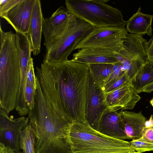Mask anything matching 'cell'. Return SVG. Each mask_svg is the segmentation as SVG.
Here are the masks:
<instances>
[{"label":"cell","instance_id":"obj_1","mask_svg":"<svg viewBox=\"0 0 153 153\" xmlns=\"http://www.w3.org/2000/svg\"><path fill=\"white\" fill-rule=\"evenodd\" d=\"M89 68L71 60L59 62L43 61L36 76L45 97L57 112L71 123L86 122Z\"/></svg>","mask_w":153,"mask_h":153},{"label":"cell","instance_id":"obj_2","mask_svg":"<svg viewBox=\"0 0 153 153\" xmlns=\"http://www.w3.org/2000/svg\"><path fill=\"white\" fill-rule=\"evenodd\" d=\"M28 116L35 137L36 153H72L71 124L57 112L45 96L35 99Z\"/></svg>","mask_w":153,"mask_h":153},{"label":"cell","instance_id":"obj_3","mask_svg":"<svg viewBox=\"0 0 153 153\" xmlns=\"http://www.w3.org/2000/svg\"><path fill=\"white\" fill-rule=\"evenodd\" d=\"M70 136L72 153H128L134 151L131 148L129 142L105 135L92 128L87 122L72 123Z\"/></svg>","mask_w":153,"mask_h":153},{"label":"cell","instance_id":"obj_4","mask_svg":"<svg viewBox=\"0 0 153 153\" xmlns=\"http://www.w3.org/2000/svg\"><path fill=\"white\" fill-rule=\"evenodd\" d=\"M108 0H66L68 12L83 20L94 28L125 27L127 21L122 12L108 4Z\"/></svg>","mask_w":153,"mask_h":153},{"label":"cell","instance_id":"obj_5","mask_svg":"<svg viewBox=\"0 0 153 153\" xmlns=\"http://www.w3.org/2000/svg\"><path fill=\"white\" fill-rule=\"evenodd\" d=\"M93 28L87 22L73 15L66 29L52 42L43 61L59 62L68 60V57L76 46Z\"/></svg>","mask_w":153,"mask_h":153},{"label":"cell","instance_id":"obj_6","mask_svg":"<svg viewBox=\"0 0 153 153\" xmlns=\"http://www.w3.org/2000/svg\"><path fill=\"white\" fill-rule=\"evenodd\" d=\"M124 48L117 58L131 79L148 61L147 50L149 42L143 35L128 33L124 40Z\"/></svg>","mask_w":153,"mask_h":153},{"label":"cell","instance_id":"obj_7","mask_svg":"<svg viewBox=\"0 0 153 153\" xmlns=\"http://www.w3.org/2000/svg\"><path fill=\"white\" fill-rule=\"evenodd\" d=\"M128 33L125 27L94 28L77 44L74 50L84 48H98L119 52L124 48V40Z\"/></svg>","mask_w":153,"mask_h":153},{"label":"cell","instance_id":"obj_8","mask_svg":"<svg viewBox=\"0 0 153 153\" xmlns=\"http://www.w3.org/2000/svg\"><path fill=\"white\" fill-rule=\"evenodd\" d=\"M108 109L104 91L94 81L89 71L85 113L86 122L92 128L98 131L101 118Z\"/></svg>","mask_w":153,"mask_h":153},{"label":"cell","instance_id":"obj_9","mask_svg":"<svg viewBox=\"0 0 153 153\" xmlns=\"http://www.w3.org/2000/svg\"><path fill=\"white\" fill-rule=\"evenodd\" d=\"M28 117L21 116L13 119L0 107V143L15 152L19 151L20 132L28 124Z\"/></svg>","mask_w":153,"mask_h":153},{"label":"cell","instance_id":"obj_10","mask_svg":"<svg viewBox=\"0 0 153 153\" xmlns=\"http://www.w3.org/2000/svg\"><path fill=\"white\" fill-rule=\"evenodd\" d=\"M73 15L69 14L64 6H61L51 16L43 19L42 33L46 52L49 50L53 41L60 35L68 25Z\"/></svg>","mask_w":153,"mask_h":153},{"label":"cell","instance_id":"obj_11","mask_svg":"<svg viewBox=\"0 0 153 153\" xmlns=\"http://www.w3.org/2000/svg\"><path fill=\"white\" fill-rule=\"evenodd\" d=\"M35 0H20L5 13L0 15L16 32L28 34Z\"/></svg>","mask_w":153,"mask_h":153},{"label":"cell","instance_id":"obj_12","mask_svg":"<svg viewBox=\"0 0 153 153\" xmlns=\"http://www.w3.org/2000/svg\"><path fill=\"white\" fill-rule=\"evenodd\" d=\"M105 94L109 111L132 109L141 98L131 82Z\"/></svg>","mask_w":153,"mask_h":153},{"label":"cell","instance_id":"obj_13","mask_svg":"<svg viewBox=\"0 0 153 153\" xmlns=\"http://www.w3.org/2000/svg\"><path fill=\"white\" fill-rule=\"evenodd\" d=\"M118 52L98 48H84L74 53L71 60L86 64L106 63L114 64L119 62L117 58Z\"/></svg>","mask_w":153,"mask_h":153},{"label":"cell","instance_id":"obj_14","mask_svg":"<svg viewBox=\"0 0 153 153\" xmlns=\"http://www.w3.org/2000/svg\"><path fill=\"white\" fill-rule=\"evenodd\" d=\"M98 131L117 139H128L122 119L117 111H107L104 113L100 122Z\"/></svg>","mask_w":153,"mask_h":153},{"label":"cell","instance_id":"obj_15","mask_svg":"<svg viewBox=\"0 0 153 153\" xmlns=\"http://www.w3.org/2000/svg\"><path fill=\"white\" fill-rule=\"evenodd\" d=\"M43 18L41 1L35 0L28 33L34 56L38 55L41 51Z\"/></svg>","mask_w":153,"mask_h":153},{"label":"cell","instance_id":"obj_16","mask_svg":"<svg viewBox=\"0 0 153 153\" xmlns=\"http://www.w3.org/2000/svg\"><path fill=\"white\" fill-rule=\"evenodd\" d=\"M119 113L122 119L128 139L132 140L140 138L146 120L142 111L136 113L121 110Z\"/></svg>","mask_w":153,"mask_h":153},{"label":"cell","instance_id":"obj_17","mask_svg":"<svg viewBox=\"0 0 153 153\" xmlns=\"http://www.w3.org/2000/svg\"><path fill=\"white\" fill-rule=\"evenodd\" d=\"M153 16L145 14L140 8L127 21L126 29L130 33L145 35L151 37L153 29L152 22Z\"/></svg>","mask_w":153,"mask_h":153},{"label":"cell","instance_id":"obj_18","mask_svg":"<svg viewBox=\"0 0 153 153\" xmlns=\"http://www.w3.org/2000/svg\"><path fill=\"white\" fill-rule=\"evenodd\" d=\"M131 82L138 94L143 92L146 87L153 83V65L148 61L131 79Z\"/></svg>","mask_w":153,"mask_h":153},{"label":"cell","instance_id":"obj_19","mask_svg":"<svg viewBox=\"0 0 153 153\" xmlns=\"http://www.w3.org/2000/svg\"><path fill=\"white\" fill-rule=\"evenodd\" d=\"M93 80L103 90L111 73L113 64L106 63L87 64Z\"/></svg>","mask_w":153,"mask_h":153},{"label":"cell","instance_id":"obj_20","mask_svg":"<svg viewBox=\"0 0 153 153\" xmlns=\"http://www.w3.org/2000/svg\"><path fill=\"white\" fill-rule=\"evenodd\" d=\"M35 137L31 126L29 124L20 132L19 140L20 149L23 153H36Z\"/></svg>","mask_w":153,"mask_h":153},{"label":"cell","instance_id":"obj_21","mask_svg":"<svg viewBox=\"0 0 153 153\" xmlns=\"http://www.w3.org/2000/svg\"><path fill=\"white\" fill-rule=\"evenodd\" d=\"M131 82V80L125 72L121 76L107 83L104 90L105 93L111 91L124 84Z\"/></svg>","mask_w":153,"mask_h":153},{"label":"cell","instance_id":"obj_22","mask_svg":"<svg viewBox=\"0 0 153 153\" xmlns=\"http://www.w3.org/2000/svg\"><path fill=\"white\" fill-rule=\"evenodd\" d=\"M129 143L131 148L139 153L153 151V144L147 142L141 138L132 140Z\"/></svg>","mask_w":153,"mask_h":153},{"label":"cell","instance_id":"obj_23","mask_svg":"<svg viewBox=\"0 0 153 153\" xmlns=\"http://www.w3.org/2000/svg\"><path fill=\"white\" fill-rule=\"evenodd\" d=\"M27 82L36 90L37 83L36 74L34 71L33 59L31 58L29 61L27 72Z\"/></svg>","mask_w":153,"mask_h":153},{"label":"cell","instance_id":"obj_24","mask_svg":"<svg viewBox=\"0 0 153 153\" xmlns=\"http://www.w3.org/2000/svg\"><path fill=\"white\" fill-rule=\"evenodd\" d=\"M35 91L27 82L25 90V99L29 110H32L34 107Z\"/></svg>","mask_w":153,"mask_h":153},{"label":"cell","instance_id":"obj_25","mask_svg":"<svg viewBox=\"0 0 153 153\" xmlns=\"http://www.w3.org/2000/svg\"><path fill=\"white\" fill-rule=\"evenodd\" d=\"M125 72L120 62L113 64L111 73L106 84L120 77Z\"/></svg>","mask_w":153,"mask_h":153},{"label":"cell","instance_id":"obj_26","mask_svg":"<svg viewBox=\"0 0 153 153\" xmlns=\"http://www.w3.org/2000/svg\"><path fill=\"white\" fill-rule=\"evenodd\" d=\"M20 0H0V15L10 9L19 2Z\"/></svg>","mask_w":153,"mask_h":153},{"label":"cell","instance_id":"obj_27","mask_svg":"<svg viewBox=\"0 0 153 153\" xmlns=\"http://www.w3.org/2000/svg\"><path fill=\"white\" fill-rule=\"evenodd\" d=\"M145 141L153 144V127H144L141 132L140 137Z\"/></svg>","mask_w":153,"mask_h":153},{"label":"cell","instance_id":"obj_28","mask_svg":"<svg viewBox=\"0 0 153 153\" xmlns=\"http://www.w3.org/2000/svg\"><path fill=\"white\" fill-rule=\"evenodd\" d=\"M147 53L148 61L153 60V38L149 41Z\"/></svg>","mask_w":153,"mask_h":153},{"label":"cell","instance_id":"obj_29","mask_svg":"<svg viewBox=\"0 0 153 153\" xmlns=\"http://www.w3.org/2000/svg\"><path fill=\"white\" fill-rule=\"evenodd\" d=\"M15 151L10 147L5 146L0 143V153H14Z\"/></svg>","mask_w":153,"mask_h":153},{"label":"cell","instance_id":"obj_30","mask_svg":"<svg viewBox=\"0 0 153 153\" xmlns=\"http://www.w3.org/2000/svg\"><path fill=\"white\" fill-rule=\"evenodd\" d=\"M145 127L148 128L153 127V117L152 115L149 120H146L144 124Z\"/></svg>","mask_w":153,"mask_h":153},{"label":"cell","instance_id":"obj_31","mask_svg":"<svg viewBox=\"0 0 153 153\" xmlns=\"http://www.w3.org/2000/svg\"><path fill=\"white\" fill-rule=\"evenodd\" d=\"M153 91V83L146 87L143 90V92L151 93Z\"/></svg>","mask_w":153,"mask_h":153},{"label":"cell","instance_id":"obj_32","mask_svg":"<svg viewBox=\"0 0 153 153\" xmlns=\"http://www.w3.org/2000/svg\"><path fill=\"white\" fill-rule=\"evenodd\" d=\"M150 102L151 105L153 107V97L150 101Z\"/></svg>","mask_w":153,"mask_h":153},{"label":"cell","instance_id":"obj_33","mask_svg":"<svg viewBox=\"0 0 153 153\" xmlns=\"http://www.w3.org/2000/svg\"><path fill=\"white\" fill-rule=\"evenodd\" d=\"M149 62L151 65H153V60L149 61Z\"/></svg>","mask_w":153,"mask_h":153},{"label":"cell","instance_id":"obj_34","mask_svg":"<svg viewBox=\"0 0 153 153\" xmlns=\"http://www.w3.org/2000/svg\"><path fill=\"white\" fill-rule=\"evenodd\" d=\"M128 153H139L135 151H131L129 152Z\"/></svg>","mask_w":153,"mask_h":153},{"label":"cell","instance_id":"obj_35","mask_svg":"<svg viewBox=\"0 0 153 153\" xmlns=\"http://www.w3.org/2000/svg\"><path fill=\"white\" fill-rule=\"evenodd\" d=\"M14 153H23L22 152H21L20 151H17L15 152Z\"/></svg>","mask_w":153,"mask_h":153},{"label":"cell","instance_id":"obj_36","mask_svg":"<svg viewBox=\"0 0 153 153\" xmlns=\"http://www.w3.org/2000/svg\"></svg>","mask_w":153,"mask_h":153}]
</instances>
